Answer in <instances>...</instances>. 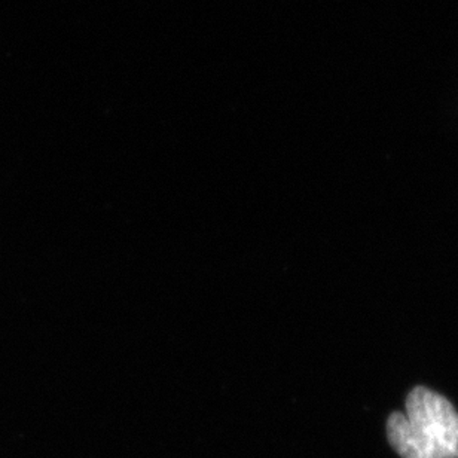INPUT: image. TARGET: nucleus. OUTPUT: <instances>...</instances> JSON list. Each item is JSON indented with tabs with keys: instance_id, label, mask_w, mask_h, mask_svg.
Here are the masks:
<instances>
[{
	"instance_id": "1",
	"label": "nucleus",
	"mask_w": 458,
	"mask_h": 458,
	"mask_svg": "<svg viewBox=\"0 0 458 458\" xmlns=\"http://www.w3.org/2000/svg\"><path fill=\"white\" fill-rule=\"evenodd\" d=\"M405 412L387 420V439L402 458H458V412L439 393L415 387Z\"/></svg>"
}]
</instances>
